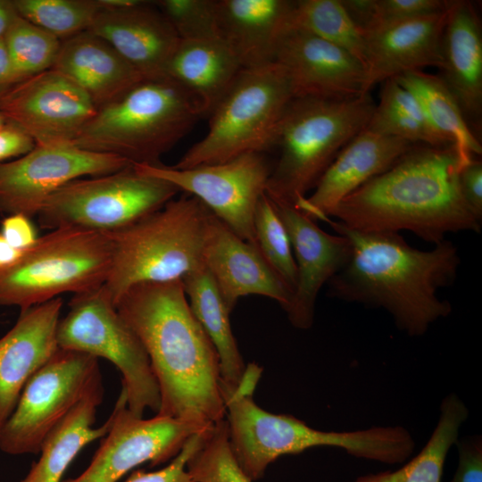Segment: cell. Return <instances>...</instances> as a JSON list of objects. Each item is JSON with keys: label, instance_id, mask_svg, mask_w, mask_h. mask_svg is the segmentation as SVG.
I'll list each match as a JSON object with an SVG mask.
<instances>
[{"label": "cell", "instance_id": "6da1fadb", "mask_svg": "<svg viewBox=\"0 0 482 482\" xmlns=\"http://www.w3.org/2000/svg\"><path fill=\"white\" fill-rule=\"evenodd\" d=\"M115 307L149 357L160 392L156 414L200 427L225 419L219 357L182 280L137 284Z\"/></svg>", "mask_w": 482, "mask_h": 482}, {"label": "cell", "instance_id": "7a4b0ae2", "mask_svg": "<svg viewBox=\"0 0 482 482\" xmlns=\"http://www.w3.org/2000/svg\"><path fill=\"white\" fill-rule=\"evenodd\" d=\"M464 165L453 145H417L341 200L328 218L361 231L409 230L434 245L448 233H478L481 220L465 202L459 185Z\"/></svg>", "mask_w": 482, "mask_h": 482}, {"label": "cell", "instance_id": "3957f363", "mask_svg": "<svg viewBox=\"0 0 482 482\" xmlns=\"http://www.w3.org/2000/svg\"><path fill=\"white\" fill-rule=\"evenodd\" d=\"M324 221L351 244L348 262L327 284L331 296L384 308L400 329L414 337L451 313V303L437 291L457 277L461 260L452 242L422 251L396 232L352 229L330 218Z\"/></svg>", "mask_w": 482, "mask_h": 482}, {"label": "cell", "instance_id": "277c9868", "mask_svg": "<svg viewBox=\"0 0 482 482\" xmlns=\"http://www.w3.org/2000/svg\"><path fill=\"white\" fill-rule=\"evenodd\" d=\"M260 373L256 365H249L239 387L225 401L230 448L251 481L262 478L278 458L316 446L338 447L354 457L387 464L402 463L407 458L410 436L403 427L321 431L292 415L262 409L253 399Z\"/></svg>", "mask_w": 482, "mask_h": 482}, {"label": "cell", "instance_id": "5b68a950", "mask_svg": "<svg viewBox=\"0 0 482 482\" xmlns=\"http://www.w3.org/2000/svg\"><path fill=\"white\" fill-rule=\"evenodd\" d=\"M375 107L370 93L341 98L294 97L277 129L274 147L279 155L266 195L295 206L340 151L365 129Z\"/></svg>", "mask_w": 482, "mask_h": 482}, {"label": "cell", "instance_id": "8992f818", "mask_svg": "<svg viewBox=\"0 0 482 482\" xmlns=\"http://www.w3.org/2000/svg\"><path fill=\"white\" fill-rule=\"evenodd\" d=\"M204 116L199 99L170 78L145 79L97 109L72 145L156 164Z\"/></svg>", "mask_w": 482, "mask_h": 482}, {"label": "cell", "instance_id": "52a82bcc", "mask_svg": "<svg viewBox=\"0 0 482 482\" xmlns=\"http://www.w3.org/2000/svg\"><path fill=\"white\" fill-rule=\"evenodd\" d=\"M211 212L185 194L106 235L112 266L104 288L115 306L131 287L182 279L204 266L203 246Z\"/></svg>", "mask_w": 482, "mask_h": 482}, {"label": "cell", "instance_id": "ba28073f", "mask_svg": "<svg viewBox=\"0 0 482 482\" xmlns=\"http://www.w3.org/2000/svg\"><path fill=\"white\" fill-rule=\"evenodd\" d=\"M294 97L290 81L278 63L242 69L208 116L206 135L173 167L220 163L270 150L281 117Z\"/></svg>", "mask_w": 482, "mask_h": 482}, {"label": "cell", "instance_id": "9c48e42d", "mask_svg": "<svg viewBox=\"0 0 482 482\" xmlns=\"http://www.w3.org/2000/svg\"><path fill=\"white\" fill-rule=\"evenodd\" d=\"M112 257L106 234L74 227L52 229L13 262L0 267V306L24 311L64 293L100 287L109 275Z\"/></svg>", "mask_w": 482, "mask_h": 482}, {"label": "cell", "instance_id": "30bf717a", "mask_svg": "<svg viewBox=\"0 0 482 482\" xmlns=\"http://www.w3.org/2000/svg\"><path fill=\"white\" fill-rule=\"evenodd\" d=\"M69 307L58 324V346L110 361L121 373L129 410L137 417H143L145 409L157 413L160 392L149 357L104 286L75 294Z\"/></svg>", "mask_w": 482, "mask_h": 482}, {"label": "cell", "instance_id": "8fae6325", "mask_svg": "<svg viewBox=\"0 0 482 482\" xmlns=\"http://www.w3.org/2000/svg\"><path fill=\"white\" fill-rule=\"evenodd\" d=\"M179 190L169 181L121 170L72 180L55 191L37 214L40 228L74 227L107 234L151 213Z\"/></svg>", "mask_w": 482, "mask_h": 482}, {"label": "cell", "instance_id": "7c38bea8", "mask_svg": "<svg viewBox=\"0 0 482 482\" xmlns=\"http://www.w3.org/2000/svg\"><path fill=\"white\" fill-rule=\"evenodd\" d=\"M102 384L98 358L59 347L26 383L0 430V450L11 455L38 453L50 431Z\"/></svg>", "mask_w": 482, "mask_h": 482}, {"label": "cell", "instance_id": "4fadbf2b", "mask_svg": "<svg viewBox=\"0 0 482 482\" xmlns=\"http://www.w3.org/2000/svg\"><path fill=\"white\" fill-rule=\"evenodd\" d=\"M133 167L196 197L237 236L256 245L254 212L272 169L264 154L251 153L228 162L187 169L161 162L136 163Z\"/></svg>", "mask_w": 482, "mask_h": 482}, {"label": "cell", "instance_id": "5bb4252c", "mask_svg": "<svg viewBox=\"0 0 482 482\" xmlns=\"http://www.w3.org/2000/svg\"><path fill=\"white\" fill-rule=\"evenodd\" d=\"M96 112L88 95L54 69L0 89V112L36 145H72Z\"/></svg>", "mask_w": 482, "mask_h": 482}, {"label": "cell", "instance_id": "9a60e30c", "mask_svg": "<svg viewBox=\"0 0 482 482\" xmlns=\"http://www.w3.org/2000/svg\"><path fill=\"white\" fill-rule=\"evenodd\" d=\"M131 165L122 157L73 145H36L18 159L0 163V212L37 216L46 201L67 183Z\"/></svg>", "mask_w": 482, "mask_h": 482}, {"label": "cell", "instance_id": "2e32d148", "mask_svg": "<svg viewBox=\"0 0 482 482\" xmlns=\"http://www.w3.org/2000/svg\"><path fill=\"white\" fill-rule=\"evenodd\" d=\"M109 419V430L87 468L62 482H118L140 464L154 467L172 460L194 434L209 428L158 414L137 417L129 410L123 392Z\"/></svg>", "mask_w": 482, "mask_h": 482}, {"label": "cell", "instance_id": "e0dca14e", "mask_svg": "<svg viewBox=\"0 0 482 482\" xmlns=\"http://www.w3.org/2000/svg\"><path fill=\"white\" fill-rule=\"evenodd\" d=\"M270 201L287 229L296 264V285L285 312L295 328L307 329L313 324L321 287L346 264L351 244L343 235L321 229L296 207Z\"/></svg>", "mask_w": 482, "mask_h": 482}, {"label": "cell", "instance_id": "ac0fdd59", "mask_svg": "<svg viewBox=\"0 0 482 482\" xmlns=\"http://www.w3.org/2000/svg\"><path fill=\"white\" fill-rule=\"evenodd\" d=\"M273 62L285 71L295 97L364 94L363 64L345 49L302 29L287 27L284 30Z\"/></svg>", "mask_w": 482, "mask_h": 482}, {"label": "cell", "instance_id": "d6986e66", "mask_svg": "<svg viewBox=\"0 0 482 482\" xmlns=\"http://www.w3.org/2000/svg\"><path fill=\"white\" fill-rule=\"evenodd\" d=\"M445 19L446 8L431 14L376 24L362 31L363 92L370 93L378 83L407 71L427 66L440 70Z\"/></svg>", "mask_w": 482, "mask_h": 482}, {"label": "cell", "instance_id": "ffe728a7", "mask_svg": "<svg viewBox=\"0 0 482 482\" xmlns=\"http://www.w3.org/2000/svg\"><path fill=\"white\" fill-rule=\"evenodd\" d=\"M203 263L230 312L241 297L249 295L271 298L284 310L290 303L292 291L257 245L242 239L212 213L204 236Z\"/></svg>", "mask_w": 482, "mask_h": 482}, {"label": "cell", "instance_id": "44dd1931", "mask_svg": "<svg viewBox=\"0 0 482 482\" xmlns=\"http://www.w3.org/2000/svg\"><path fill=\"white\" fill-rule=\"evenodd\" d=\"M62 304L56 297L21 311L14 326L0 338V430L28 380L59 348L56 333Z\"/></svg>", "mask_w": 482, "mask_h": 482}, {"label": "cell", "instance_id": "7402d4cb", "mask_svg": "<svg viewBox=\"0 0 482 482\" xmlns=\"http://www.w3.org/2000/svg\"><path fill=\"white\" fill-rule=\"evenodd\" d=\"M417 145L363 129L337 155L310 196L295 207L312 220L324 221L345 196L382 173Z\"/></svg>", "mask_w": 482, "mask_h": 482}, {"label": "cell", "instance_id": "603a6c76", "mask_svg": "<svg viewBox=\"0 0 482 482\" xmlns=\"http://www.w3.org/2000/svg\"><path fill=\"white\" fill-rule=\"evenodd\" d=\"M87 31L108 42L145 79L165 76L180 41L158 8L145 1L120 9L101 8Z\"/></svg>", "mask_w": 482, "mask_h": 482}, {"label": "cell", "instance_id": "cb8c5ba5", "mask_svg": "<svg viewBox=\"0 0 482 482\" xmlns=\"http://www.w3.org/2000/svg\"><path fill=\"white\" fill-rule=\"evenodd\" d=\"M442 57L439 77L469 126L475 124L478 129L482 113V30L478 14L470 1H447Z\"/></svg>", "mask_w": 482, "mask_h": 482}, {"label": "cell", "instance_id": "d4e9b609", "mask_svg": "<svg viewBox=\"0 0 482 482\" xmlns=\"http://www.w3.org/2000/svg\"><path fill=\"white\" fill-rule=\"evenodd\" d=\"M52 69L79 86L97 109L145 79L108 42L89 31L62 40Z\"/></svg>", "mask_w": 482, "mask_h": 482}, {"label": "cell", "instance_id": "484cf974", "mask_svg": "<svg viewBox=\"0 0 482 482\" xmlns=\"http://www.w3.org/2000/svg\"><path fill=\"white\" fill-rule=\"evenodd\" d=\"M292 5L288 0H215L218 35L243 69L273 62Z\"/></svg>", "mask_w": 482, "mask_h": 482}, {"label": "cell", "instance_id": "4316f807", "mask_svg": "<svg viewBox=\"0 0 482 482\" xmlns=\"http://www.w3.org/2000/svg\"><path fill=\"white\" fill-rule=\"evenodd\" d=\"M242 69L231 48L217 37L180 40L164 75L196 96L209 116Z\"/></svg>", "mask_w": 482, "mask_h": 482}, {"label": "cell", "instance_id": "83f0119b", "mask_svg": "<svg viewBox=\"0 0 482 482\" xmlns=\"http://www.w3.org/2000/svg\"><path fill=\"white\" fill-rule=\"evenodd\" d=\"M181 280L190 309L217 352L220 391L225 403L239 387L246 372L231 329V312L204 266L187 274Z\"/></svg>", "mask_w": 482, "mask_h": 482}, {"label": "cell", "instance_id": "f1b7e54d", "mask_svg": "<svg viewBox=\"0 0 482 482\" xmlns=\"http://www.w3.org/2000/svg\"><path fill=\"white\" fill-rule=\"evenodd\" d=\"M104 394L103 384L94 388L50 431L41 445L38 461L21 482H62L80 450L106 435L109 418L102 426L93 428Z\"/></svg>", "mask_w": 482, "mask_h": 482}, {"label": "cell", "instance_id": "f546056e", "mask_svg": "<svg viewBox=\"0 0 482 482\" xmlns=\"http://www.w3.org/2000/svg\"><path fill=\"white\" fill-rule=\"evenodd\" d=\"M393 79L417 97L432 128L448 145L455 146L464 164L474 159L475 154H481L478 137L439 75L417 70Z\"/></svg>", "mask_w": 482, "mask_h": 482}, {"label": "cell", "instance_id": "4dcf8cb0", "mask_svg": "<svg viewBox=\"0 0 482 482\" xmlns=\"http://www.w3.org/2000/svg\"><path fill=\"white\" fill-rule=\"evenodd\" d=\"M440 411L430 438L411 461L396 470L368 474L351 482H441L447 453L469 411L454 394L443 399Z\"/></svg>", "mask_w": 482, "mask_h": 482}, {"label": "cell", "instance_id": "1f68e13d", "mask_svg": "<svg viewBox=\"0 0 482 482\" xmlns=\"http://www.w3.org/2000/svg\"><path fill=\"white\" fill-rule=\"evenodd\" d=\"M4 42L8 71L0 89L54 67L62 40L17 14Z\"/></svg>", "mask_w": 482, "mask_h": 482}, {"label": "cell", "instance_id": "d6a6232c", "mask_svg": "<svg viewBox=\"0 0 482 482\" xmlns=\"http://www.w3.org/2000/svg\"><path fill=\"white\" fill-rule=\"evenodd\" d=\"M288 27L302 29L345 49L364 66L362 31L349 18L340 0L293 1Z\"/></svg>", "mask_w": 482, "mask_h": 482}, {"label": "cell", "instance_id": "836d02e7", "mask_svg": "<svg viewBox=\"0 0 482 482\" xmlns=\"http://www.w3.org/2000/svg\"><path fill=\"white\" fill-rule=\"evenodd\" d=\"M17 13L64 40L87 31L101 9L97 0H12Z\"/></svg>", "mask_w": 482, "mask_h": 482}, {"label": "cell", "instance_id": "e575fe53", "mask_svg": "<svg viewBox=\"0 0 482 482\" xmlns=\"http://www.w3.org/2000/svg\"><path fill=\"white\" fill-rule=\"evenodd\" d=\"M253 227L255 243L262 255L293 294L297 272L290 239L266 193L256 205Z\"/></svg>", "mask_w": 482, "mask_h": 482}, {"label": "cell", "instance_id": "d590c367", "mask_svg": "<svg viewBox=\"0 0 482 482\" xmlns=\"http://www.w3.org/2000/svg\"><path fill=\"white\" fill-rule=\"evenodd\" d=\"M187 470L195 482H253L232 453L225 419L207 430L201 445L189 458Z\"/></svg>", "mask_w": 482, "mask_h": 482}, {"label": "cell", "instance_id": "8d00e7d4", "mask_svg": "<svg viewBox=\"0 0 482 482\" xmlns=\"http://www.w3.org/2000/svg\"><path fill=\"white\" fill-rule=\"evenodd\" d=\"M154 3L180 40L219 37L215 0H161Z\"/></svg>", "mask_w": 482, "mask_h": 482}, {"label": "cell", "instance_id": "74e56055", "mask_svg": "<svg viewBox=\"0 0 482 482\" xmlns=\"http://www.w3.org/2000/svg\"><path fill=\"white\" fill-rule=\"evenodd\" d=\"M365 129L385 136L401 137L414 144L449 145L436 133L416 120L380 104L376 105Z\"/></svg>", "mask_w": 482, "mask_h": 482}, {"label": "cell", "instance_id": "f35d334b", "mask_svg": "<svg viewBox=\"0 0 482 482\" xmlns=\"http://www.w3.org/2000/svg\"><path fill=\"white\" fill-rule=\"evenodd\" d=\"M211 427L194 434L164 468L151 472L143 470H135L123 482H195L187 470V463L201 445Z\"/></svg>", "mask_w": 482, "mask_h": 482}, {"label": "cell", "instance_id": "ab89813d", "mask_svg": "<svg viewBox=\"0 0 482 482\" xmlns=\"http://www.w3.org/2000/svg\"><path fill=\"white\" fill-rule=\"evenodd\" d=\"M446 3L445 0H375L374 19L370 28L442 12L446 8Z\"/></svg>", "mask_w": 482, "mask_h": 482}, {"label": "cell", "instance_id": "60d3db41", "mask_svg": "<svg viewBox=\"0 0 482 482\" xmlns=\"http://www.w3.org/2000/svg\"><path fill=\"white\" fill-rule=\"evenodd\" d=\"M379 104L397 111L436 133L417 97L394 79L382 82Z\"/></svg>", "mask_w": 482, "mask_h": 482}, {"label": "cell", "instance_id": "b9f144b4", "mask_svg": "<svg viewBox=\"0 0 482 482\" xmlns=\"http://www.w3.org/2000/svg\"><path fill=\"white\" fill-rule=\"evenodd\" d=\"M459 452V463L451 482H482L481 436H473L455 444Z\"/></svg>", "mask_w": 482, "mask_h": 482}, {"label": "cell", "instance_id": "7bdbcfd3", "mask_svg": "<svg viewBox=\"0 0 482 482\" xmlns=\"http://www.w3.org/2000/svg\"><path fill=\"white\" fill-rule=\"evenodd\" d=\"M461 195L475 215L482 220V162L472 159L459 172Z\"/></svg>", "mask_w": 482, "mask_h": 482}, {"label": "cell", "instance_id": "ee69618b", "mask_svg": "<svg viewBox=\"0 0 482 482\" xmlns=\"http://www.w3.org/2000/svg\"><path fill=\"white\" fill-rule=\"evenodd\" d=\"M1 234L14 248L23 251L37 239L30 218L24 214H11L2 221Z\"/></svg>", "mask_w": 482, "mask_h": 482}, {"label": "cell", "instance_id": "f6af8a7d", "mask_svg": "<svg viewBox=\"0 0 482 482\" xmlns=\"http://www.w3.org/2000/svg\"><path fill=\"white\" fill-rule=\"evenodd\" d=\"M36 146L34 140L18 127L7 122L0 130V163L21 157Z\"/></svg>", "mask_w": 482, "mask_h": 482}, {"label": "cell", "instance_id": "bcb514c9", "mask_svg": "<svg viewBox=\"0 0 482 482\" xmlns=\"http://www.w3.org/2000/svg\"><path fill=\"white\" fill-rule=\"evenodd\" d=\"M340 3L362 32L371 26L375 13V0H340Z\"/></svg>", "mask_w": 482, "mask_h": 482}, {"label": "cell", "instance_id": "7dc6e473", "mask_svg": "<svg viewBox=\"0 0 482 482\" xmlns=\"http://www.w3.org/2000/svg\"><path fill=\"white\" fill-rule=\"evenodd\" d=\"M17 14L12 0H0V39L4 38Z\"/></svg>", "mask_w": 482, "mask_h": 482}, {"label": "cell", "instance_id": "c3c4849f", "mask_svg": "<svg viewBox=\"0 0 482 482\" xmlns=\"http://www.w3.org/2000/svg\"><path fill=\"white\" fill-rule=\"evenodd\" d=\"M21 252L12 246L0 232V267H4L13 262L19 258Z\"/></svg>", "mask_w": 482, "mask_h": 482}, {"label": "cell", "instance_id": "681fc988", "mask_svg": "<svg viewBox=\"0 0 482 482\" xmlns=\"http://www.w3.org/2000/svg\"><path fill=\"white\" fill-rule=\"evenodd\" d=\"M101 8L120 9L140 3V0H97Z\"/></svg>", "mask_w": 482, "mask_h": 482}, {"label": "cell", "instance_id": "f907efd6", "mask_svg": "<svg viewBox=\"0 0 482 482\" xmlns=\"http://www.w3.org/2000/svg\"><path fill=\"white\" fill-rule=\"evenodd\" d=\"M8 71V57L4 39H0V87Z\"/></svg>", "mask_w": 482, "mask_h": 482}, {"label": "cell", "instance_id": "816d5d0a", "mask_svg": "<svg viewBox=\"0 0 482 482\" xmlns=\"http://www.w3.org/2000/svg\"><path fill=\"white\" fill-rule=\"evenodd\" d=\"M7 124V120H5V118L3 116V114L0 112V130L5 127V125Z\"/></svg>", "mask_w": 482, "mask_h": 482}]
</instances>
